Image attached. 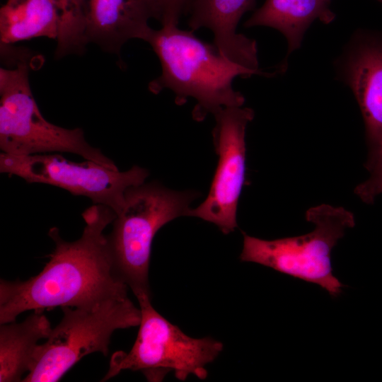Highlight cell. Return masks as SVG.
<instances>
[{"label": "cell", "instance_id": "7c38bea8", "mask_svg": "<svg viewBox=\"0 0 382 382\" xmlns=\"http://www.w3.org/2000/svg\"><path fill=\"white\" fill-rule=\"evenodd\" d=\"M85 38L104 52L120 57L128 41L146 40L156 20L151 0H84Z\"/></svg>", "mask_w": 382, "mask_h": 382}, {"label": "cell", "instance_id": "52a82bcc", "mask_svg": "<svg viewBox=\"0 0 382 382\" xmlns=\"http://www.w3.org/2000/svg\"><path fill=\"white\" fill-rule=\"evenodd\" d=\"M150 296H137L141 321L136 341L127 353H115L104 381L129 369L141 371L149 381L173 371L179 380L189 375L207 376L206 366L220 354L223 344L209 337L192 338L170 323L152 306Z\"/></svg>", "mask_w": 382, "mask_h": 382}, {"label": "cell", "instance_id": "e0dca14e", "mask_svg": "<svg viewBox=\"0 0 382 382\" xmlns=\"http://www.w3.org/2000/svg\"><path fill=\"white\" fill-rule=\"evenodd\" d=\"M371 172L368 180L356 187L355 193L366 203H372L382 193V155L367 164Z\"/></svg>", "mask_w": 382, "mask_h": 382}, {"label": "cell", "instance_id": "9a60e30c", "mask_svg": "<svg viewBox=\"0 0 382 382\" xmlns=\"http://www.w3.org/2000/svg\"><path fill=\"white\" fill-rule=\"evenodd\" d=\"M59 24V10L52 0H7L0 9L1 44L40 37L57 39Z\"/></svg>", "mask_w": 382, "mask_h": 382}, {"label": "cell", "instance_id": "4fadbf2b", "mask_svg": "<svg viewBox=\"0 0 382 382\" xmlns=\"http://www.w3.org/2000/svg\"><path fill=\"white\" fill-rule=\"evenodd\" d=\"M330 0H265L244 23L245 28L266 26L286 37L288 54L299 49L306 30L316 20L325 24L334 21Z\"/></svg>", "mask_w": 382, "mask_h": 382}, {"label": "cell", "instance_id": "ba28073f", "mask_svg": "<svg viewBox=\"0 0 382 382\" xmlns=\"http://www.w3.org/2000/svg\"><path fill=\"white\" fill-rule=\"evenodd\" d=\"M0 171L28 183L48 184L88 197L94 204L112 208L116 214L125 204L126 190L143 184L149 175L147 170L137 166L120 172L89 160L68 161L59 154L13 156L3 152Z\"/></svg>", "mask_w": 382, "mask_h": 382}, {"label": "cell", "instance_id": "8fae6325", "mask_svg": "<svg viewBox=\"0 0 382 382\" xmlns=\"http://www.w3.org/2000/svg\"><path fill=\"white\" fill-rule=\"evenodd\" d=\"M255 0H191L187 13L190 30H209L217 50L233 62L256 75L272 76L259 69L257 43L238 33L243 16L250 11Z\"/></svg>", "mask_w": 382, "mask_h": 382}, {"label": "cell", "instance_id": "ac0fdd59", "mask_svg": "<svg viewBox=\"0 0 382 382\" xmlns=\"http://www.w3.org/2000/svg\"><path fill=\"white\" fill-rule=\"evenodd\" d=\"M156 20L161 25H178L181 16L187 13L191 0H151Z\"/></svg>", "mask_w": 382, "mask_h": 382}, {"label": "cell", "instance_id": "277c9868", "mask_svg": "<svg viewBox=\"0 0 382 382\" xmlns=\"http://www.w3.org/2000/svg\"><path fill=\"white\" fill-rule=\"evenodd\" d=\"M195 193L175 192L153 183L128 188L125 204L108 236L113 269L136 297L151 296L149 267L157 231L180 216H188Z\"/></svg>", "mask_w": 382, "mask_h": 382}, {"label": "cell", "instance_id": "d6986e66", "mask_svg": "<svg viewBox=\"0 0 382 382\" xmlns=\"http://www.w3.org/2000/svg\"><path fill=\"white\" fill-rule=\"evenodd\" d=\"M378 1H379L381 4H382V0H377Z\"/></svg>", "mask_w": 382, "mask_h": 382}, {"label": "cell", "instance_id": "30bf717a", "mask_svg": "<svg viewBox=\"0 0 382 382\" xmlns=\"http://www.w3.org/2000/svg\"><path fill=\"white\" fill-rule=\"evenodd\" d=\"M345 78L364 120L369 164L382 155V35L359 36L347 59Z\"/></svg>", "mask_w": 382, "mask_h": 382}, {"label": "cell", "instance_id": "2e32d148", "mask_svg": "<svg viewBox=\"0 0 382 382\" xmlns=\"http://www.w3.org/2000/svg\"><path fill=\"white\" fill-rule=\"evenodd\" d=\"M52 1L60 13L55 57L60 59L71 54H82L87 45L84 0Z\"/></svg>", "mask_w": 382, "mask_h": 382}, {"label": "cell", "instance_id": "7a4b0ae2", "mask_svg": "<svg viewBox=\"0 0 382 382\" xmlns=\"http://www.w3.org/2000/svg\"><path fill=\"white\" fill-rule=\"evenodd\" d=\"M146 42L161 67V74L149 83L152 93L170 90L178 105L193 98L192 117L197 122L222 108L243 105L245 98L233 88V81L256 74L224 56L213 43L174 24L152 28Z\"/></svg>", "mask_w": 382, "mask_h": 382}, {"label": "cell", "instance_id": "5b68a950", "mask_svg": "<svg viewBox=\"0 0 382 382\" xmlns=\"http://www.w3.org/2000/svg\"><path fill=\"white\" fill-rule=\"evenodd\" d=\"M306 218L314 228L304 235L267 241L243 233L240 258L317 284L337 297L344 285L332 274L331 251L347 229L354 227V215L343 207L323 204L308 209Z\"/></svg>", "mask_w": 382, "mask_h": 382}, {"label": "cell", "instance_id": "8992f818", "mask_svg": "<svg viewBox=\"0 0 382 382\" xmlns=\"http://www.w3.org/2000/svg\"><path fill=\"white\" fill-rule=\"evenodd\" d=\"M27 58L16 66L0 69V148L3 153L29 156L69 152L106 168L114 162L91 146L81 128L66 129L47 121L41 114L29 83Z\"/></svg>", "mask_w": 382, "mask_h": 382}, {"label": "cell", "instance_id": "3957f363", "mask_svg": "<svg viewBox=\"0 0 382 382\" xmlns=\"http://www.w3.org/2000/svg\"><path fill=\"white\" fill-rule=\"evenodd\" d=\"M64 316L47 341L37 345L24 382H55L83 357L106 356L110 337L118 329L139 325L141 310L127 294L76 307H62Z\"/></svg>", "mask_w": 382, "mask_h": 382}, {"label": "cell", "instance_id": "9c48e42d", "mask_svg": "<svg viewBox=\"0 0 382 382\" xmlns=\"http://www.w3.org/2000/svg\"><path fill=\"white\" fill-rule=\"evenodd\" d=\"M214 116L217 168L206 199L190 209L188 216L213 223L227 234L237 227V207L245 175V130L254 111L247 107H230Z\"/></svg>", "mask_w": 382, "mask_h": 382}, {"label": "cell", "instance_id": "5bb4252c", "mask_svg": "<svg viewBox=\"0 0 382 382\" xmlns=\"http://www.w3.org/2000/svg\"><path fill=\"white\" fill-rule=\"evenodd\" d=\"M52 328L42 311H34L24 321L1 324L0 381H22L28 372L37 341L47 339Z\"/></svg>", "mask_w": 382, "mask_h": 382}, {"label": "cell", "instance_id": "6da1fadb", "mask_svg": "<svg viewBox=\"0 0 382 382\" xmlns=\"http://www.w3.org/2000/svg\"><path fill=\"white\" fill-rule=\"evenodd\" d=\"M82 216L85 227L76 241L63 240L58 228L48 235L55 243L49 262L26 281L1 279L0 324L15 321L24 311L76 307L127 294V285L115 274L105 228L116 217L110 207L94 204Z\"/></svg>", "mask_w": 382, "mask_h": 382}]
</instances>
